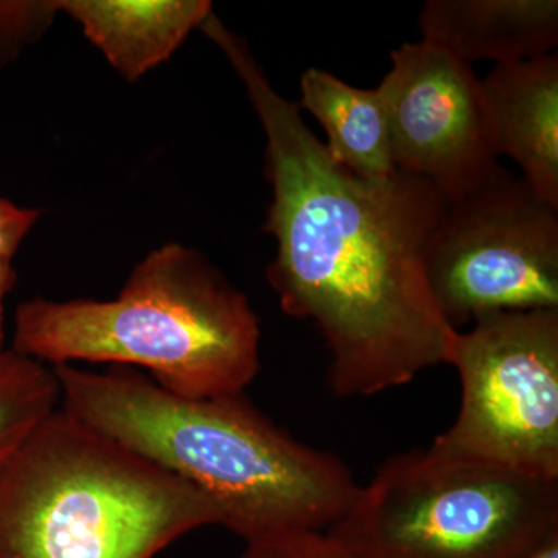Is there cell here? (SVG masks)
<instances>
[{
	"label": "cell",
	"instance_id": "cell-1",
	"mask_svg": "<svg viewBox=\"0 0 558 558\" xmlns=\"http://www.w3.org/2000/svg\"><path fill=\"white\" fill-rule=\"evenodd\" d=\"M201 31L240 76L264 135L277 242L267 281L289 317L314 323L337 398H369L446 363L451 330L433 300L425 247L446 196L428 180L373 182L330 159L300 105L271 86L247 40L215 13Z\"/></svg>",
	"mask_w": 558,
	"mask_h": 558
},
{
	"label": "cell",
	"instance_id": "cell-2",
	"mask_svg": "<svg viewBox=\"0 0 558 558\" xmlns=\"http://www.w3.org/2000/svg\"><path fill=\"white\" fill-rule=\"evenodd\" d=\"M53 369L62 410L199 488L245 543L326 532L357 495L343 459L290 435L244 392L189 399L137 369Z\"/></svg>",
	"mask_w": 558,
	"mask_h": 558
},
{
	"label": "cell",
	"instance_id": "cell-3",
	"mask_svg": "<svg viewBox=\"0 0 558 558\" xmlns=\"http://www.w3.org/2000/svg\"><path fill=\"white\" fill-rule=\"evenodd\" d=\"M13 351L49 366L137 369L189 399L241 395L260 369L259 317L199 250L168 242L117 299L35 296L14 314Z\"/></svg>",
	"mask_w": 558,
	"mask_h": 558
},
{
	"label": "cell",
	"instance_id": "cell-4",
	"mask_svg": "<svg viewBox=\"0 0 558 558\" xmlns=\"http://www.w3.org/2000/svg\"><path fill=\"white\" fill-rule=\"evenodd\" d=\"M213 524L199 488L61 407L0 476V558H156Z\"/></svg>",
	"mask_w": 558,
	"mask_h": 558
},
{
	"label": "cell",
	"instance_id": "cell-5",
	"mask_svg": "<svg viewBox=\"0 0 558 558\" xmlns=\"http://www.w3.org/2000/svg\"><path fill=\"white\" fill-rule=\"evenodd\" d=\"M326 532L355 558H523L558 532V480L403 451Z\"/></svg>",
	"mask_w": 558,
	"mask_h": 558
},
{
	"label": "cell",
	"instance_id": "cell-6",
	"mask_svg": "<svg viewBox=\"0 0 558 558\" xmlns=\"http://www.w3.org/2000/svg\"><path fill=\"white\" fill-rule=\"evenodd\" d=\"M451 329L461 407L432 449L558 480V311L501 312Z\"/></svg>",
	"mask_w": 558,
	"mask_h": 558
},
{
	"label": "cell",
	"instance_id": "cell-7",
	"mask_svg": "<svg viewBox=\"0 0 558 558\" xmlns=\"http://www.w3.org/2000/svg\"><path fill=\"white\" fill-rule=\"evenodd\" d=\"M424 266L451 329L501 312L558 311V208L499 165L446 197Z\"/></svg>",
	"mask_w": 558,
	"mask_h": 558
},
{
	"label": "cell",
	"instance_id": "cell-8",
	"mask_svg": "<svg viewBox=\"0 0 558 558\" xmlns=\"http://www.w3.org/2000/svg\"><path fill=\"white\" fill-rule=\"evenodd\" d=\"M379 90L396 170L428 180L446 197L497 170L483 84L468 62L425 40L391 53Z\"/></svg>",
	"mask_w": 558,
	"mask_h": 558
},
{
	"label": "cell",
	"instance_id": "cell-9",
	"mask_svg": "<svg viewBox=\"0 0 558 558\" xmlns=\"http://www.w3.org/2000/svg\"><path fill=\"white\" fill-rule=\"evenodd\" d=\"M481 84L498 156L558 208V54L495 65Z\"/></svg>",
	"mask_w": 558,
	"mask_h": 558
},
{
	"label": "cell",
	"instance_id": "cell-10",
	"mask_svg": "<svg viewBox=\"0 0 558 558\" xmlns=\"http://www.w3.org/2000/svg\"><path fill=\"white\" fill-rule=\"evenodd\" d=\"M422 40L472 65L512 64L554 53L557 0H428L418 14Z\"/></svg>",
	"mask_w": 558,
	"mask_h": 558
},
{
	"label": "cell",
	"instance_id": "cell-11",
	"mask_svg": "<svg viewBox=\"0 0 558 558\" xmlns=\"http://www.w3.org/2000/svg\"><path fill=\"white\" fill-rule=\"evenodd\" d=\"M123 78L137 81L213 13L208 0H58Z\"/></svg>",
	"mask_w": 558,
	"mask_h": 558
},
{
	"label": "cell",
	"instance_id": "cell-12",
	"mask_svg": "<svg viewBox=\"0 0 558 558\" xmlns=\"http://www.w3.org/2000/svg\"><path fill=\"white\" fill-rule=\"evenodd\" d=\"M301 106L325 130L330 159L365 180L398 174L389 149L387 113L379 90L360 89L322 69H307L300 81Z\"/></svg>",
	"mask_w": 558,
	"mask_h": 558
},
{
	"label": "cell",
	"instance_id": "cell-13",
	"mask_svg": "<svg viewBox=\"0 0 558 558\" xmlns=\"http://www.w3.org/2000/svg\"><path fill=\"white\" fill-rule=\"evenodd\" d=\"M60 403L53 366L11 348L0 351V476Z\"/></svg>",
	"mask_w": 558,
	"mask_h": 558
},
{
	"label": "cell",
	"instance_id": "cell-14",
	"mask_svg": "<svg viewBox=\"0 0 558 558\" xmlns=\"http://www.w3.org/2000/svg\"><path fill=\"white\" fill-rule=\"evenodd\" d=\"M57 14L58 0H0V72L43 38Z\"/></svg>",
	"mask_w": 558,
	"mask_h": 558
},
{
	"label": "cell",
	"instance_id": "cell-15",
	"mask_svg": "<svg viewBox=\"0 0 558 558\" xmlns=\"http://www.w3.org/2000/svg\"><path fill=\"white\" fill-rule=\"evenodd\" d=\"M240 558H355L328 532L301 531L245 543Z\"/></svg>",
	"mask_w": 558,
	"mask_h": 558
},
{
	"label": "cell",
	"instance_id": "cell-16",
	"mask_svg": "<svg viewBox=\"0 0 558 558\" xmlns=\"http://www.w3.org/2000/svg\"><path fill=\"white\" fill-rule=\"evenodd\" d=\"M35 227L31 215L0 209V351L5 349V301L17 282L13 260L22 241Z\"/></svg>",
	"mask_w": 558,
	"mask_h": 558
},
{
	"label": "cell",
	"instance_id": "cell-17",
	"mask_svg": "<svg viewBox=\"0 0 558 558\" xmlns=\"http://www.w3.org/2000/svg\"><path fill=\"white\" fill-rule=\"evenodd\" d=\"M523 558H558V532Z\"/></svg>",
	"mask_w": 558,
	"mask_h": 558
}]
</instances>
